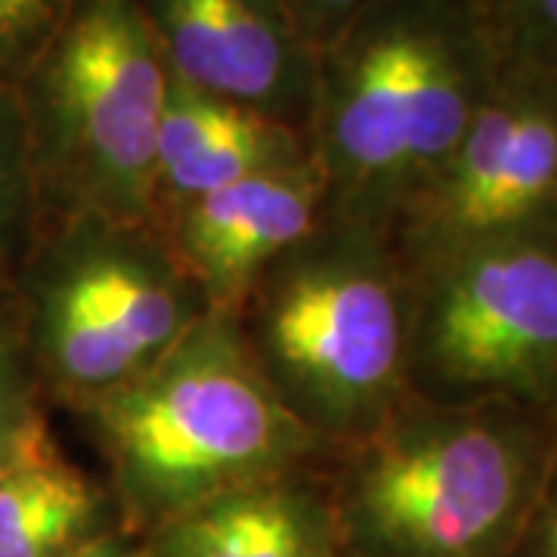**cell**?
<instances>
[{"instance_id":"9c48e42d","label":"cell","mask_w":557,"mask_h":557,"mask_svg":"<svg viewBox=\"0 0 557 557\" xmlns=\"http://www.w3.org/2000/svg\"><path fill=\"white\" fill-rule=\"evenodd\" d=\"M186 332L174 285L146 260L94 255L44 304V350L78 391L106 394L143 375Z\"/></svg>"},{"instance_id":"2e32d148","label":"cell","mask_w":557,"mask_h":557,"mask_svg":"<svg viewBox=\"0 0 557 557\" xmlns=\"http://www.w3.org/2000/svg\"><path fill=\"white\" fill-rule=\"evenodd\" d=\"M375 3L379 0H282V7L298 22L304 38L313 44V50L325 47Z\"/></svg>"},{"instance_id":"7a4b0ae2","label":"cell","mask_w":557,"mask_h":557,"mask_svg":"<svg viewBox=\"0 0 557 557\" xmlns=\"http://www.w3.org/2000/svg\"><path fill=\"white\" fill-rule=\"evenodd\" d=\"M555 446V416L418 403L359 461L350 530L372 557H505L530 523Z\"/></svg>"},{"instance_id":"e0dca14e","label":"cell","mask_w":557,"mask_h":557,"mask_svg":"<svg viewBox=\"0 0 557 557\" xmlns=\"http://www.w3.org/2000/svg\"><path fill=\"white\" fill-rule=\"evenodd\" d=\"M523 533H530L533 557H557V446Z\"/></svg>"},{"instance_id":"d6986e66","label":"cell","mask_w":557,"mask_h":557,"mask_svg":"<svg viewBox=\"0 0 557 557\" xmlns=\"http://www.w3.org/2000/svg\"><path fill=\"white\" fill-rule=\"evenodd\" d=\"M25 409H22L20 394H16V384H13V366L7 350L0 347V424H16L25 421Z\"/></svg>"},{"instance_id":"9a60e30c","label":"cell","mask_w":557,"mask_h":557,"mask_svg":"<svg viewBox=\"0 0 557 557\" xmlns=\"http://www.w3.org/2000/svg\"><path fill=\"white\" fill-rule=\"evenodd\" d=\"M28 149H32V139H28L20 90L0 87V218L7 211V199H13Z\"/></svg>"},{"instance_id":"7c38bea8","label":"cell","mask_w":557,"mask_h":557,"mask_svg":"<svg viewBox=\"0 0 557 557\" xmlns=\"http://www.w3.org/2000/svg\"><path fill=\"white\" fill-rule=\"evenodd\" d=\"M97 493L50 449L0 474V557H69L94 536Z\"/></svg>"},{"instance_id":"6da1fadb","label":"cell","mask_w":557,"mask_h":557,"mask_svg":"<svg viewBox=\"0 0 557 557\" xmlns=\"http://www.w3.org/2000/svg\"><path fill=\"white\" fill-rule=\"evenodd\" d=\"M498 69L474 0H379L317 50L319 152L341 177L409 201L453 156Z\"/></svg>"},{"instance_id":"3957f363","label":"cell","mask_w":557,"mask_h":557,"mask_svg":"<svg viewBox=\"0 0 557 557\" xmlns=\"http://www.w3.org/2000/svg\"><path fill=\"white\" fill-rule=\"evenodd\" d=\"M124 496L161 523L263 483L304 449L300 418L220 329H186L97 409Z\"/></svg>"},{"instance_id":"4fadbf2b","label":"cell","mask_w":557,"mask_h":557,"mask_svg":"<svg viewBox=\"0 0 557 557\" xmlns=\"http://www.w3.org/2000/svg\"><path fill=\"white\" fill-rule=\"evenodd\" d=\"M81 0H0V87L20 90Z\"/></svg>"},{"instance_id":"8992f818","label":"cell","mask_w":557,"mask_h":557,"mask_svg":"<svg viewBox=\"0 0 557 557\" xmlns=\"http://www.w3.org/2000/svg\"><path fill=\"white\" fill-rule=\"evenodd\" d=\"M406 205L418 273L480 245L557 236V72L502 60L453 156Z\"/></svg>"},{"instance_id":"ac0fdd59","label":"cell","mask_w":557,"mask_h":557,"mask_svg":"<svg viewBox=\"0 0 557 557\" xmlns=\"http://www.w3.org/2000/svg\"><path fill=\"white\" fill-rule=\"evenodd\" d=\"M47 440H44V431L40 424H35L32 418L25 421H16V424H0V474L16 468L28 458L47 453Z\"/></svg>"},{"instance_id":"30bf717a","label":"cell","mask_w":557,"mask_h":557,"mask_svg":"<svg viewBox=\"0 0 557 557\" xmlns=\"http://www.w3.org/2000/svg\"><path fill=\"white\" fill-rule=\"evenodd\" d=\"M319 174L307 164L273 168L193 199L183 223L186 255L208 285L233 292L313 226Z\"/></svg>"},{"instance_id":"5bb4252c","label":"cell","mask_w":557,"mask_h":557,"mask_svg":"<svg viewBox=\"0 0 557 557\" xmlns=\"http://www.w3.org/2000/svg\"><path fill=\"white\" fill-rule=\"evenodd\" d=\"M502 60L557 72V0H474Z\"/></svg>"},{"instance_id":"8fae6325","label":"cell","mask_w":557,"mask_h":557,"mask_svg":"<svg viewBox=\"0 0 557 557\" xmlns=\"http://www.w3.org/2000/svg\"><path fill=\"white\" fill-rule=\"evenodd\" d=\"M152 557H332L317 511L295 493L255 483L161 523Z\"/></svg>"},{"instance_id":"52a82bcc","label":"cell","mask_w":557,"mask_h":557,"mask_svg":"<svg viewBox=\"0 0 557 557\" xmlns=\"http://www.w3.org/2000/svg\"><path fill=\"white\" fill-rule=\"evenodd\" d=\"M406 304L372 260H322L278 285L263 347L285 387L325 421L387 416L409 384Z\"/></svg>"},{"instance_id":"5b68a950","label":"cell","mask_w":557,"mask_h":557,"mask_svg":"<svg viewBox=\"0 0 557 557\" xmlns=\"http://www.w3.org/2000/svg\"><path fill=\"white\" fill-rule=\"evenodd\" d=\"M164 94L168 65L137 0H81L20 84L28 139L131 214L159 186Z\"/></svg>"},{"instance_id":"277c9868","label":"cell","mask_w":557,"mask_h":557,"mask_svg":"<svg viewBox=\"0 0 557 557\" xmlns=\"http://www.w3.org/2000/svg\"><path fill=\"white\" fill-rule=\"evenodd\" d=\"M409 384L431 406L557 418V236L480 245L418 273Z\"/></svg>"},{"instance_id":"ffe728a7","label":"cell","mask_w":557,"mask_h":557,"mask_svg":"<svg viewBox=\"0 0 557 557\" xmlns=\"http://www.w3.org/2000/svg\"><path fill=\"white\" fill-rule=\"evenodd\" d=\"M69 557H137L127 545H121L119 539L97 536L90 542H84L81 548H75Z\"/></svg>"},{"instance_id":"ba28073f","label":"cell","mask_w":557,"mask_h":557,"mask_svg":"<svg viewBox=\"0 0 557 557\" xmlns=\"http://www.w3.org/2000/svg\"><path fill=\"white\" fill-rule=\"evenodd\" d=\"M168 72L208 97L310 119L317 50L282 0H137Z\"/></svg>"}]
</instances>
